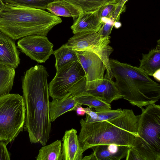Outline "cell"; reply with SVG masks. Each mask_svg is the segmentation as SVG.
I'll return each mask as SVG.
<instances>
[{"label": "cell", "instance_id": "29", "mask_svg": "<svg viewBox=\"0 0 160 160\" xmlns=\"http://www.w3.org/2000/svg\"><path fill=\"white\" fill-rule=\"evenodd\" d=\"M126 10V6L119 0L116 4L115 8L110 16V19L114 22L119 21L120 15L122 12H125Z\"/></svg>", "mask_w": 160, "mask_h": 160}, {"label": "cell", "instance_id": "7", "mask_svg": "<svg viewBox=\"0 0 160 160\" xmlns=\"http://www.w3.org/2000/svg\"><path fill=\"white\" fill-rule=\"evenodd\" d=\"M111 37L103 38L97 32H78L74 35L66 43L72 49L87 51L97 54L105 65L109 63L110 56L113 49L109 45Z\"/></svg>", "mask_w": 160, "mask_h": 160}, {"label": "cell", "instance_id": "24", "mask_svg": "<svg viewBox=\"0 0 160 160\" xmlns=\"http://www.w3.org/2000/svg\"><path fill=\"white\" fill-rule=\"evenodd\" d=\"M74 98L78 104L88 106L95 110L111 109L110 104L107 103L101 99L85 92L76 95Z\"/></svg>", "mask_w": 160, "mask_h": 160}, {"label": "cell", "instance_id": "12", "mask_svg": "<svg viewBox=\"0 0 160 160\" xmlns=\"http://www.w3.org/2000/svg\"><path fill=\"white\" fill-rule=\"evenodd\" d=\"M62 160H81L84 152L79 142L77 131L72 128L65 131L62 139Z\"/></svg>", "mask_w": 160, "mask_h": 160}, {"label": "cell", "instance_id": "16", "mask_svg": "<svg viewBox=\"0 0 160 160\" xmlns=\"http://www.w3.org/2000/svg\"><path fill=\"white\" fill-rule=\"evenodd\" d=\"M130 147L114 143L92 147L96 160H120L126 157Z\"/></svg>", "mask_w": 160, "mask_h": 160}, {"label": "cell", "instance_id": "6", "mask_svg": "<svg viewBox=\"0 0 160 160\" xmlns=\"http://www.w3.org/2000/svg\"><path fill=\"white\" fill-rule=\"evenodd\" d=\"M48 84L49 96L61 98L68 93L73 97L82 92L86 83L84 71L78 61L69 63L56 70Z\"/></svg>", "mask_w": 160, "mask_h": 160}, {"label": "cell", "instance_id": "28", "mask_svg": "<svg viewBox=\"0 0 160 160\" xmlns=\"http://www.w3.org/2000/svg\"><path fill=\"white\" fill-rule=\"evenodd\" d=\"M114 22L109 19L107 21L102 23L99 31L97 32L101 37L103 38L110 37L112 29L114 26Z\"/></svg>", "mask_w": 160, "mask_h": 160}, {"label": "cell", "instance_id": "19", "mask_svg": "<svg viewBox=\"0 0 160 160\" xmlns=\"http://www.w3.org/2000/svg\"><path fill=\"white\" fill-rule=\"evenodd\" d=\"M46 9L57 16L71 17L74 22L78 17L81 12L71 4L63 0H56L47 5Z\"/></svg>", "mask_w": 160, "mask_h": 160}, {"label": "cell", "instance_id": "25", "mask_svg": "<svg viewBox=\"0 0 160 160\" xmlns=\"http://www.w3.org/2000/svg\"><path fill=\"white\" fill-rule=\"evenodd\" d=\"M4 3L44 10L48 3L56 0H2Z\"/></svg>", "mask_w": 160, "mask_h": 160}, {"label": "cell", "instance_id": "26", "mask_svg": "<svg viewBox=\"0 0 160 160\" xmlns=\"http://www.w3.org/2000/svg\"><path fill=\"white\" fill-rule=\"evenodd\" d=\"M98 114L96 122L103 121L113 119L120 115L123 112L121 108L116 110L101 109L95 110Z\"/></svg>", "mask_w": 160, "mask_h": 160}, {"label": "cell", "instance_id": "32", "mask_svg": "<svg viewBox=\"0 0 160 160\" xmlns=\"http://www.w3.org/2000/svg\"><path fill=\"white\" fill-rule=\"evenodd\" d=\"M82 160H96L94 153H92L90 155L82 158Z\"/></svg>", "mask_w": 160, "mask_h": 160}, {"label": "cell", "instance_id": "31", "mask_svg": "<svg viewBox=\"0 0 160 160\" xmlns=\"http://www.w3.org/2000/svg\"><path fill=\"white\" fill-rule=\"evenodd\" d=\"M81 105H79L76 108L75 111L77 114L79 116H83L86 113L85 108H82Z\"/></svg>", "mask_w": 160, "mask_h": 160}, {"label": "cell", "instance_id": "4", "mask_svg": "<svg viewBox=\"0 0 160 160\" xmlns=\"http://www.w3.org/2000/svg\"><path fill=\"white\" fill-rule=\"evenodd\" d=\"M115 85L122 98L142 110L160 98V84L138 67L110 59Z\"/></svg>", "mask_w": 160, "mask_h": 160}, {"label": "cell", "instance_id": "5", "mask_svg": "<svg viewBox=\"0 0 160 160\" xmlns=\"http://www.w3.org/2000/svg\"><path fill=\"white\" fill-rule=\"evenodd\" d=\"M23 97L9 93L0 97V141L12 142L23 130L26 118Z\"/></svg>", "mask_w": 160, "mask_h": 160}, {"label": "cell", "instance_id": "10", "mask_svg": "<svg viewBox=\"0 0 160 160\" xmlns=\"http://www.w3.org/2000/svg\"><path fill=\"white\" fill-rule=\"evenodd\" d=\"M18 48L31 59L45 62L53 53V45L45 36L31 35L21 38Z\"/></svg>", "mask_w": 160, "mask_h": 160}, {"label": "cell", "instance_id": "13", "mask_svg": "<svg viewBox=\"0 0 160 160\" xmlns=\"http://www.w3.org/2000/svg\"><path fill=\"white\" fill-rule=\"evenodd\" d=\"M102 24L97 10L81 12L71 28L74 34L84 32H97Z\"/></svg>", "mask_w": 160, "mask_h": 160}, {"label": "cell", "instance_id": "3", "mask_svg": "<svg viewBox=\"0 0 160 160\" xmlns=\"http://www.w3.org/2000/svg\"><path fill=\"white\" fill-rule=\"evenodd\" d=\"M5 4L0 14V31L14 40L31 35L46 36L62 22L58 16L42 9Z\"/></svg>", "mask_w": 160, "mask_h": 160}, {"label": "cell", "instance_id": "23", "mask_svg": "<svg viewBox=\"0 0 160 160\" xmlns=\"http://www.w3.org/2000/svg\"><path fill=\"white\" fill-rule=\"evenodd\" d=\"M15 69L0 64V97L10 93L13 85Z\"/></svg>", "mask_w": 160, "mask_h": 160}, {"label": "cell", "instance_id": "22", "mask_svg": "<svg viewBox=\"0 0 160 160\" xmlns=\"http://www.w3.org/2000/svg\"><path fill=\"white\" fill-rule=\"evenodd\" d=\"M78 8L81 12L98 10L101 7L108 4H117L120 0H62Z\"/></svg>", "mask_w": 160, "mask_h": 160}, {"label": "cell", "instance_id": "20", "mask_svg": "<svg viewBox=\"0 0 160 160\" xmlns=\"http://www.w3.org/2000/svg\"><path fill=\"white\" fill-rule=\"evenodd\" d=\"M53 54L55 58V67L56 70L69 63L78 61L76 51L72 49L66 44L54 51Z\"/></svg>", "mask_w": 160, "mask_h": 160}, {"label": "cell", "instance_id": "2", "mask_svg": "<svg viewBox=\"0 0 160 160\" xmlns=\"http://www.w3.org/2000/svg\"><path fill=\"white\" fill-rule=\"evenodd\" d=\"M140 116L132 109H123L120 115L108 120L87 123L81 119L78 137L83 152L98 145L132 146L135 137L138 136Z\"/></svg>", "mask_w": 160, "mask_h": 160}, {"label": "cell", "instance_id": "34", "mask_svg": "<svg viewBox=\"0 0 160 160\" xmlns=\"http://www.w3.org/2000/svg\"><path fill=\"white\" fill-rule=\"evenodd\" d=\"M5 6V3L3 2L2 0H0V14L4 9Z\"/></svg>", "mask_w": 160, "mask_h": 160}, {"label": "cell", "instance_id": "36", "mask_svg": "<svg viewBox=\"0 0 160 160\" xmlns=\"http://www.w3.org/2000/svg\"><path fill=\"white\" fill-rule=\"evenodd\" d=\"M128 0H120L123 4H125L126 2L128 1Z\"/></svg>", "mask_w": 160, "mask_h": 160}, {"label": "cell", "instance_id": "27", "mask_svg": "<svg viewBox=\"0 0 160 160\" xmlns=\"http://www.w3.org/2000/svg\"><path fill=\"white\" fill-rule=\"evenodd\" d=\"M116 4H107L102 6L98 10V14L102 23L110 19Z\"/></svg>", "mask_w": 160, "mask_h": 160}, {"label": "cell", "instance_id": "8", "mask_svg": "<svg viewBox=\"0 0 160 160\" xmlns=\"http://www.w3.org/2000/svg\"><path fill=\"white\" fill-rule=\"evenodd\" d=\"M138 134L154 151L160 153V106L152 104L142 110Z\"/></svg>", "mask_w": 160, "mask_h": 160}, {"label": "cell", "instance_id": "14", "mask_svg": "<svg viewBox=\"0 0 160 160\" xmlns=\"http://www.w3.org/2000/svg\"><path fill=\"white\" fill-rule=\"evenodd\" d=\"M85 92L96 97L105 102L110 104L122 97L112 79L105 75L102 82L92 89Z\"/></svg>", "mask_w": 160, "mask_h": 160}, {"label": "cell", "instance_id": "18", "mask_svg": "<svg viewBox=\"0 0 160 160\" xmlns=\"http://www.w3.org/2000/svg\"><path fill=\"white\" fill-rule=\"evenodd\" d=\"M139 62L138 67L148 76H152L155 72L160 69V39L157 41L155 48L147 53H142Z\"/></svg>", "mask_w": 160, "mask_h": 160}, {"label": "cell", "instance_id": "11", "mask_svg": "<svg viewBox=\"0 0 160 160\" xmlns=\"http://www.w3.org/2000/svg\"><path fill=\"white\" fill-rule=\"evenodd\" d=\"M20 63L14 40L0 31V64L17 68Z\"/></svg>", "mask_w": 160, "mask_h": 160}, {"label": "cell", "instance_id": "1", "mask_svg": "<svg viewBox=\"0 0 160 160\" xmlns=\"http://www.w3.org/2000/svg\"><path fill=\"white\" fill-rule=\"evenodd\" d=\"M47 68L37 65L27 70L22 80L25 105V123L30 142L46 144L51 130L49 118V94Z\"/></svg>", "mask_w": 160, "mask_h": 160}, {"label": "cell", "instance_id": "35", "mask_svg": "<svg viewBox=\"0 0 160 160\" xmlns=\"http://www.w3.org/2000/svg\"><path fill=\"white\" fill-rule=\"evenodd\" d=\"M121 26V24L120 22H119V21L114 22V26L116 28H120Z\"/></svg>", "mask_w": 160, "mask_h": 160}, {"label": "cell", "instance_id": "17", "mask_svg": "<svg viewBox=\"0 0 160 160\" xmlns=\"http://www.w3.org/2000/svg\"><path fill=\"white\" fill-rule=\"evenodd\" d=\"M49 102V118L51 122L58 117L70 111H75L80 104L70 93L61 98H54Z\"/></svg>", "mask_w": 160, "mask_h": 160}, {"label": "cell", "instance_id": "9", "mask_svg": "<svg viewBox=\"0 0 160 160\" xmlns=\"http://www.w3.org/2000/svg\"><path fill=\"white\" fill-rule=\"evenodd\" d=\"M75 51L78 61L86 75V83L83 91L86 92L102 82L106 68L101 59L95 53L87 51Z\"/></svg>", "mask_w": 160, "mask_h": 160}, {"label": "cell", "instance_id": "30", "mask_svg": "<svg viewBox=\"0 0 160 160\" xmlns=\"http://www.w3.org/2000/svg\"><path fill=\"white\" fill-rule=\"evenodd\" d=\"M7 144L0 141V160H10V156L7 147Z\"/></svg>", "mask_w": 160, "mask_h": 160}, {"label": "cell", "instance_id": "21", "mask_svg": "<svg viewBox=\"0 0 160 160\" xmlns=\"http://www.w3.org/2000/svg\"><path fill=\"white\" fill-rule=\"evenodd\" d=\"M37 160H62V143L57 140L52 143L43 146L36 157Z\"/></svg>", "mask_w": 160, "mask_h": 160}, {"label": "cell", "instance_id": "15", "mask_svg": "<svg viewBox=\"0 0 160 160\" xmlns=\"http://www.w3.org/2000/svg\"><path fill=\"white\" fill-rule=\"evenodd\" d=\"M126 158V160H160V153L153 150L137 136L132 146L128 149Z\"/></svg>", "mask_w": 160, "mask_h": 160}, {"label": "cell", "instance_id": "33", "mask_svg": "<svg viewBox=\"0 0 160 160\" xmlns=\"http://www.w3.org/2000/svg\"><path fill=\"white\" fill-rule=\"evenodd\" d=\"M160 69L158 70L153 74L152 76L158 82H160Z\"/></svg>", "mask_w": 160, "mask_h": 160}]
</instances>
